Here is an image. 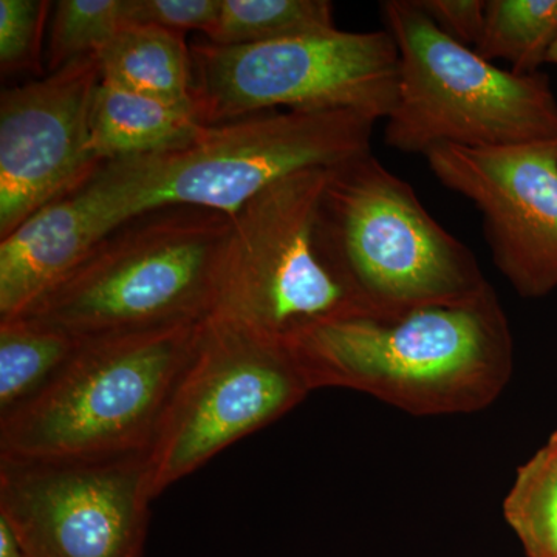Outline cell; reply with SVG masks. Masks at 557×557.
<instances>
[{"label":"cell","mask_w":557,"mask_h":557,"mask_svg":"<svg viewBox=\"0 0 557 557\" xmlns=\"http://www.w3.org/2000/svg\"><path fill=\"white\" fill-rule=\"evenodd\" d=\"M288 350L311 391L351 388L416 417L485 409L515 368L511 330L491 284L453 306L327 322Z\"/></svg>","instance_id":"1"},{"label":"cell","mask_w":557,"mask_h":557,"mask_svg":"<svg viewBox=\"0 0 557 557\" xmlns=\"http://www.w3.org/2000/svg\"><path fill=\"white\" fill-rule=\"evenodd\" d=\"M375 123L354 110H270L203 126L180 148L108 161L83 189L109 231L170 205L233 218L278 180L372 152Z\"/></svg>","instance_id":"2"},{"label":"cell","mask_w":557,"mask_h":557,"mask_svg":"<svg viewBox=\"0 0 557 557\" xmlns=\"http://www.w3.org/2000/svg\"><path fill=\"white\" fill-rule=\"evenodd\" d=\"M205 321L83 339L35 398L0 420V458L148 454Z\"/></svg>","instance_id":"3"},{"label":"cell","mask_w":557,"mask_h":557,"mask_svg":"<svg viewBox=\"0 0 557 557\" xmlns=\"http://www.w3.org/2000/svg\"><path fill=\"white\" fill-rule=\"evenodd\" d=\"M231 228L209 209H149L106 234L20 319L76 339L203 321Z\"/></svg>","instance_id":"4"},{"label":"cell","mask_w":557,"mask_h":557,"mask_svg":"<svg viewBox=\"0 0 557 557\" xmlns=\"http://www.w3.org/2000/svg\"><path fill=\"white\" fill-rule=\"evenodd\" d=\"M329 170L278 180L231 218L209 319L289 347L319 325L370 314L322 225Z\"/></svg>","instance_id":"5"},{"label":"cell","mask_w":557,"mask_h":557,"mask_svg":"<svg viewBox=\"0 0 557 557\" xmlns=\"http://www.w3.org/2000/svg\"><path fill=\"white\" fill-rule=\"evenodd\" d=\"M399 54L384 145L426 156L437 146L509 148L557 141V100L544 73L519 75L449 38L417 0L380 3Z\"/></svg>","instance_id":"6"},{"label":"cell","mask_w":557,"mask_h":557,"mask_svg":"<svg viewBox=\"0 0 557 557\" xmlns=\"http://www.w3.org/2000/svg\"><path fill=\"white\" fill-rule=\"evenodd\" d=\"M321 218L333 255L370 314L453 306L490 285L474 252L372 152L330 168Z\"/></svg>","instance_id":"7"},{"label":"cell","mask_w":557,"mask_h":557,"mask_svg":"<svg viewBox=\"0 0 557 557\" xmlns=\"http://www.w3.org/2000/svg\"><path fill=\"white\" fill-rule=\"evenodd\" d=\"M193 100L203 126L284 108L354 110L386 120L398 95L399 54L387 30H333L251 46L190 47Z\"/></svg>","instance_id":"8"},{"label":"cell","mask_w":557,"mask_h":557,"mask_svg":"<svg viewBox=\"0 0 557 557\" xmlns=\"http://www.w3.org/2000/svg\"><path fill=\"white\" fill-rule=\"evenodd\" d=\"M310 392L288 347L207 318L146 454L150 498L269 426Z\"/></svg>","instance_id":"9"},{"label":"cell","mask_w":557,"mask_h":557,"mask_svg":"<svg viewBox=\"0 0 557 557\" xmlns=\"http://www.w3.org/2000/svg\"><path fill=\"white\" fill-rule=\"evenodd\" d=\"M150 502L146 454L0 458V516L27 557H145Z\"/></svg>","instance_id":"10"},{"label":"cell","mask_w":557,"mask_h":557,"mask_svg":"<svg viewBox=\"0 0 557 557\" xmlns=\"http://www.w3.org/2000/svg\"><path fill=\"white\" fill-rule=\"evenodd\" d=\"M424 159L482 214L497 270L522 298L557 289V141L509 148L437 146Z\"/></svg>","instance_id":"11"},{"label":"cell","mask_w":557,"mask_h":557,"mask_svg":"<svg viewBox=\"0 0 557 557\" xmlns=\"http://www.w3.org/2000/svg\"><path fill=\"white\" fill-rule=\"evenodd\" d=\"M101 81L97 54L0 98V237L89 182L102 164L89 146L91 101Z\"/></svg>","instance_id":"12"},{"label":"cell","mask_w":557,"mask_h":557,"mask_svg":"<svg viewBox=\"0 0 557 557\" xmlns=\"http://www.w3.org/2000/svg\"><path fill=\"white\" fill-rule=\"evenodd\" d=\"M108 233L81 186L21 223L0 244V322L30 309Z\"/></svg>","instance_id":"13"},{"label":"cell","mask_w":557,"mask_h":557,"mask_svg":"<svg viewBox=\"0 0 557 557\" xmlns=\"http://www.w3.org/2000/svg\"><path fill=\"white\" fill-rule=\"evenodd\" d=\"M203 127L193 102H168L100 81L90 109L89 146L101 164L180 148Z\"/></svg>","instance_id":"14"},{"label":"cell","mask_w":557,"mask_h":557,"mask_svg":"<svg viewBox=\"0 0 557 557\" xmlns=\"http://www.w3.org/2000/svg\"><path fill=\"white\" fill-rule=\"evenodd\" d=\"M101 79L168 102H193V57L183 33L123 24L97 54Z\"/></svg>","instance_id":"15"},{"label":"cell","mask_w":557,"mask_h":557,"mask_svg":"<svg viewBox=\"0 0 557 557\" xmlns=\"http://www.w3.org/2000/svg\"><path fill=\"white\" fill-rule=\"evenodd\" d=\"M81 343L25 319L0 322V420L35 398Z\"/></svg>","instance_id":"16"},{"label":"cell","mask_w":557,"mask_h":557,"mask_svg":"<svg viewBox=\"0 0 557 557\" xmlns=\"http://www.w3.org/2000/svg\"><path fill=\"white\" fill-rule=\"evenodd\" d=\"M556 40L557 0H486L474 50L487 61H507L519 75H533Z\"/></svg>","instance_id":"17"},{"label":"cell","mask_w":557,"mask_h":557,"mask_svg":"<svg viewBox=\"0 0 557 557\" xmlns=\"http://www.w3.org/2000/svg\"><path fill=\"white\" fill-rule=\"evenodd\" d=\"M329 0H220L208 42L236 47L333 30Z\"/></svg>","instance_id":"18"},{"label":"cell","mask_w":557,"mask_h":557,"mask_svg":"<svg viewBox=\"0 0 557 557\" xmlns=\"http://www.w3.org/2000/svg\"><path fill=\"white\" fill-rule=\"evenodd\" d=\"M504 516L527 557H557V456L547 445L516 472Z\"/></svg>","instance_id":"19"},{"label":"cell","mask_w":557,"mask_h":557,"mask_svg":"<svg viewBox=\"0 0 557 557\" xmlns=\"http://www.w3.org/2000/svg\"><path fill=\"white\" fill-rule=\"evenodd\" d=\"M51 17L47 70L98 54L123 27L121 0H60Z\"/></svg>","instance_id":"20"},{"label":"cell","mask_w":557,"mask_h":557,"mask_svg":"<svg viewBox=\"0 0 557 557\" xmlns=\"http://www.w3.org/2000/svg\"><path fill=\"white\" fill-rule=\"evenodd\" d=\"M51 2L0 0V69L3 75H42L44 28Z\"/></svg>","instance_id":"21"},{"label":"cell","mask_w":557,"mask_h":557,"mask_svg":"<svg viewBox=\"0 0 557 557\" xmlns=\"http://www.w3.org/2000/svg\"><path fill=\"white\" fill-rule=\"evenodd\" d=\"M220 0H121L123 24L152 25L183 33L208 35L218 21Z\"/></svg>","instance_id":"22"},{"label":"cell","mask_w":557,"mask_h":557,"mask_svg":"<svg viewBox=\"0 0 557 557\" xmlns=\"http://www.w3.org/2000/svg\"><path fill=\"white\" fill-rule=\"evenodd\" d=\"M417 2L440 30L469 49H474L482 35L486 0H417Z\"/></svg>","instance_id":"23"},{"label":"cell","mask_w":557,"mask_h":557,"mask_svg":"<svg viewBox=\"0 0 557 557\" xmlns=\"http://www.w3.org/2000/svg\"><path fill=\"white\" fill-rule=\"evenodd\" d=\"M0 557H27L10 523L0 516Z\"/></svg>","instance_id":"24"},{"label":"cell","mask_w":557,"mask_h":557,"mask_svg":"<svg viewBox=\"0 0 557 557\" xmlns=\"http://www.w3.org/2000/svg\"><path fill=\"white\" fill-rule=\"evenodd\" d=\"M547 62L548 64L557 65V40L555 42V46L552 47V50H549Z\"/></svg>","instance_id":"25"},{"label":"cell","mask_w":557,"mask_h":557,"mask_svg":"<svg viewBox=\"0 0 557 557\" xmlns=\"http://www.w3.org/2000/svg\"><path fill=\"white\" fill-rule=\"evenodd\" d=\"M547 446L557 456V431L553 432L552 437L548 440Z\"/></svg>","instance_id":"26"}]
</instances>
